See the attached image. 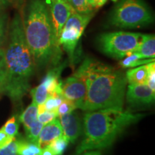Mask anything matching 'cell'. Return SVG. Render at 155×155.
<instances>
[{"instance_id": "cell-1", "label": "cell", "mask_w": 155, "mask_h": 155, "mask_svg": "<svg viewBox=\"0 0 155 155\" xmlns=\"http://www.w3.org/2000/svg\"><path fill=\"white\" fill-rule=\"evenodd\" d=\"M6 83L4 93L14 102L22 100L30 88L34 58L25 39L23 22L17 15L11 23L9 40L5 50Z\"/></svg>"}, {"instance_id": "cell-2", "label": "cell", "mask_w": 155, "mask_h": 155, "mask_svg": "<svg viewBox=\"0 0 155 155\" xmlns=\"http://www.w3.org/2000/svg\"><path fill=\"white\" fill-rule=\"evenodd\" d=\"M141 114L123 108H104L86 111L83 116V139L77 153L106 148L114 143L126 128L137 123Z\"/></svg>"}, {"instance_id": "cell-3", "label": "cell", "mask_w": 155, "mask_h": 155, "mask_svg": "<svg viewBox=\"0 0 155 155\" xmlns=\"http://www.w3.org/2000/svg\"><path fill=\"white\" fill-rule=\"evenodd\" d=\"M23 28L35 66L45 68L53 61L55 42L50 13L43 0H30Z\"/></svg>"}, {"instance_id": "cell-4", "label": "cell", "mask_w": 155, "mask_h": 155, "mask_svg": "<svg viewBox=\"0 0 155 155\" xmlns=\"http://www.w3.org/2000/svg\"><path fill=\"white\" fill-rule=\"evenodd\" d=\"M127 83L126 75L111 67L90 83L81 109L91 111L104 108H123Z\"/></svg>"}, {"instance_id": "cell-5", "label": "cell", "mask_w": 155, "mask_h": 155, "mask_svg": "<svg viewBox=\"0 0 155 155\" xmlns=\"http://www.w3.org/2000/svg\"><path fill=\"white\" fill-rule=\"evenodd\" d=\"M154 21L152 12L143 0H120L109 17L110 24L119 28H137Z\"/></svg>"}, {"instance_id": "cell-6", "label": "cell", "mask_w": 155, "mask_h": 155, "mask_svg": "<svg viewBox=\"0 0 155 155\" xmlns=\"http://www.w3.org/2000/svg\"><path fill=\"white\" fill-rule=\"evenodd\" d=\"M142 34L129 32H114L101 34L98 45L101 51L116 59H123L137 50Z\"/></svg>"}, {"instance_id": "cell-7", "label": "cell", "mask_w": 155, "mask_h": 155, "mask_svg": "<svg viewBox=\"0 0 155 155\" xmlns=\"http://www.w3.org/2000/svg\"><path fill=\"white\" fill-rule=\"evenodd\" d=\"M93 15H81L72 11L71 15L64 25L60 37V45L67 52L71 61L73 60L78 42L84 32L87 25L90 22Z\"/></svg>"}, {"instance_id": "cell-8", "label": "cell", "mask_w": 155, "mask_h": 155, "mask_svg": "<svg viewBox=\"0 0 155 155\" xmlns=\"http://www.w3.org/2000/svg\"><path fill=\"white\" fill-rule=\"evenodd\" d=\"M73 10L67 0H50V17L53 24L55 52L52 64L58 65L61 58V45L59 43L60 37L63 28Z\"/></svg>"}, {"instance_id": "cell-9", "label": "cell", "mask_w": 155, "mask_h": 155, "mask_svg": "<svg viewBox=\"0 0 155 155\" xmlns=\"http://www.w3.org/2000/svg\"><path fill=\"white\" fill-rule=\"evenodd\" d=\"M87 93L86 83L82 79L73 74L62 83V96L75 104L77 108H81Z\"/></svg>"}, {"instance_id": "cell-10", "label": "cell", "mask_w": 155, "mask_h": 155, "mask_svg": "<svg viewBox=\"0 0 155 155\" xmlns=\"http://www.w3.org/2000/svg\"><path fill=\"white\" fill-rule=\"evenodd\" d=\"M154 92L147 84H129L127 93V100L129 104L132 106L149 105L154 102Z\"/></svg>"}, {"instance_id": "cell-11", "label": "cell", "mask_w": 155, "mask_h": 155, "mask_svg": "<svg viewBox=\"0 0 155 155\" xmlns=\"http://www.w3.org/2000/svg\"><path fill=\"white\" fill-rule=\"evenodd\" d=\"M63 135L71 142H75L83 131V124L79 114L73 111L59 116Z\"/></svg>"}, {"instance_id": "cell-12", "label": "cell", "mask_w": 155, "mask_h": 155, "mask_svg": "<svg viewBox=\"0 0 155 155\" xmlns=\"http://www.w3.org/2000/svg\"><path fill=\"white\" fill-rule=\"evenodd\" d=\"M111 68V66L106 64L101 63L91 58H87L81 64L74 75L82 79L86 83V87H88L95 78L100 75L101 73L108 71Z\"/></svg>"}, {"instance_id": "cell-13", "label": "cell", "mask_w": 155, "mask_h": 155, "mask_svg": "<svg viewBox=\"0 0 155 155\" xmlns=\"http://www.w3.org/2000/svg\"><path fill=\"white\" fill-rule=\"evenodd\" d=\"M63 134L61 122L59 119H55L50 123L43 126L39 136L38 145L41 149L45 148Z\"/></svg>"}, {"instance_id": "cell-14", "label": "cell", "mask_w": 155, "mask_h": 155, "mask_svg": "<svg viewBox=\"0 0 155 155\" xmlns=\"http://www.w3.org/2000/svg\"><path fill=\"white\" fill-rule=\"evenodd\" d=\"M134 53H137L143 58H154L155 37L153 35H143L138 48Z\"/></svg>"}, {"instance_id": "cell-15", "label": "cell", "mask_w": 155, "mask_h": 155, "mask_svg": "<svg viewBox=\"0 0 155 155\" xmlns=\"http://www.w3.org/2000/svg\"><path fill=\"white\" fill-rule=\"evenodd\" d=\"M147 76H148L147 64L129 70L126 73L127 81L131 85L147 84Z\"/></svg>"}, {"instance_id": "cell-16", "label": "cell", "mask_w": 155, "mask_h": 155, "mask_svg": "<svg viewBox=\"0 0 155 155\" xmlns=\"http://www.w3.org/2000/svg\"><path fill=\"white\" fill-rule=\"evenodd\" d=\"M38 105L34 102L30 104V106L21 114L19 116V120L24 126L25 131H28L31 126L38 120Z\"/></svg>"}, {"instance_id": "cell-17", "label": "cell", "mask_w": 155, "mask_h": 155, "mask_svg": "<svg viewBox=\"0 0 155 155\" xmlns=\"http://www.w3.org/2000/svg\"><path fill=\"white\" fill-rule=\"evenodd\" d=\"M154 58H148L145 59L143 58L139 54L137 53H133L130 55L126 56L125 58H123L122 61L120 62V65L123 68H133L139 65H146L154 62Z\"/></svg>"}, {"instance_id": "cell-18", "label": "cell", "mask_w": 155, "mask_h": 155, "mask_svg": "<svg viewBox=\"0 0 155 155\" xmlns=\"http://www.w3.org/2000/svg\"><path fill=\"white\" fill-rule=\"evenodd\" d=\"M63 99V96H50L42 104L38 106V113L41 114L44 111H50L58 114V109Z\"/></svg>"}, {"instance_id": "cell-19", "label": "cell", "mask_w": 155, "mask_h": 155, "mask_svg": "<svg viewBox=\"0 0 155 155\" xmlns=\"http://www.w3.org/2000/svg\"><path fill=\"white\" fill-rule=\"evenodd\" d=\"M42 149L37 144L17 141V155H42Z\"/></svg>"}, {"instance_id": "cell-20", "label": "cell", "mask_w": 155, "mask_h": 155, "mask_svg": "<svg viewBox=\"0 0 155 155\" xmlns=\"http://www.w3.org/2000/svg\"><path fill=\"white\" fill-rule=\"evenodd\" d=\"M72 8L81 15L93 14V9L88 4L87 0H67Z\"/></svg>"}, {"instance_id": "cell-21", "label": "cell", "mask_w": 155, "mask_h": 155, "mask_svg": "<svg viewBox=\"0 0 155 155\" xmlns=\"http://www.w3.org/2000/svg\"><path fill=\"white\" fill-rule=\"evenodd\" d=\"M31 95L32 96V102L36 104L37 105H40L47 100V98L50 96L49 94L47 91L45 87L40 83L38 86L32 89L30 91Z\"/></svg>"}, {"instance_id": "cell-22", "label": "cell", "mask_w": 155, "mask_h": 155, "mask_svg": "<svg viewBox=\"0 0 155 155\" xmlns=\"http://www.w3.org/2000/svg\"><path fill=\"white\" fill-rule=\"evenodd\" d=\"M69 142L68 139L63 134L61 137L54 140L48 147L53 151L55 155H62L67 148Z\"/></svg>"}, {"instance_id": "cell-23", "label": "cell", "mask_w": 155, "mask_h": 155, "mask_svg": "<svg viewBox=\"0 0 155 155\" xmlns=\"http://www.w3.org/2000/svg\"><path fill=\"white\" fill-rule=\"evenodd\" d=\"M43 124H42L40 122H39L38 120L35 122V123L31 126V127L26 131L27 137H28V140L30 142L35 143V144H38V138L40 136V131H41Z\"/></svg>"}, {"instance_id": "cell-24", "label": "cell", "mask_w": 155, "mask_h": 155, "mask_svg": "<svg viewBox=\"0 0 155 155\" xmlns=\"http://www.w3.org/2000/svg\"><path fill=\"white\" fill-rule=\"evenodd\" d=\"M2 129L9 137H15V136L18 133L19 129V124L17 121L16 117L12 116L11 119H9L6 122L5 124L2 127Z\"/></svg>"}, {"instance_id": "cell-25", "label": "cell", "mask_w": 155, "mask_h": 155, "mask_svg": "<svg viewBox=\"0 0 155 155\" xmlns=\"http://www.w3.org/2000/svg\"><path fill=\"white\" fill-rule=\"evenodd\" d=\"M6 83L5 50L0 48V93H4Z\"/></svg>"}, {"instance_id": "cell-26", "label": "cell", "mask_w": 155, "mask_h": 155, "mask_svg": "<svg viewBox=\"0 0 155 155\" xmlns=\"http://www.w3.org/2000/svg\"><path fill=\"white\" fill-rule=\"evenodd\" d=\"M75 108H77L75 107V104L73 102L63 98L61 104H60L59 107H58V116H61L71 113V112L75 111Z\"/></svg>"}, {"instance_id": "cell-27", "label": "cell", "mask_w": 155, "mask_h": 155, "mask_svg": "<svg viewBox=\"0 0 155 155\" xmlns=\"http://www.w3.org/2000/svg\"><path fill=\"white\" fill-rule=\"evenodd\" d=\"M148 68V76H147V84L152 89V91L155 92V64L154 61L147 64Z\"/></svg>"}, {"instance_id": "cell-28", "label": "cell", "mask_w": 155, "mask_h": 155, "mask_svg": "<svg viewBox=\"0 0 155 155\" xmlns=\"http://www.w3.org/2000/svg\"><path fill=\"white\" fill-rule=\"evenodd\" d=\"M58 116V114L50 111H44L41 114H38L37 119L39 122L43 125H46L50 123L51 121H54Z\"/></svg>"}, {"instance_id": "cell-29", "label": "cell", "mask_w": 155, "mask_h": 155, "mask_svg": "<svg viewBox=\"0 0 155 155\" xmlns=\"http://www.w3.org/2000/svg\"><path fill=\"white\" fill-rule=\"evenodd\" d=\"M0 155H17V141L15 139L7 146L0 149Z\"/></svg>"}, {"instance_id": "cell-30", "label": "cell", "mask_w": 155, "mask_h": 155, "mask_svg": "<svg viewBox=\"0 0 155 155\" xmlns=\"http://www.w3.org/2000/svg\"><path fill=\"white\" fill-rule=\"evenodd\" d=\"M6 34V17L0 14V48L5 40Z\"/></svg>"}, {"instance_id": "cell-31", "label": "cell", "mask_w": 155, "mask_h": 155, "mask_svg": "<svg viewBox=\"0 0 155 155\" xmlns=\"http://www.w3.org/2000/svg\"><path fill=\"white\" fill-rule=\"evenodd\" d=\"M15 139V137H9L6 134L2 129H0V149L7 146L11 141H12Z\"/></svg>"}, {"instance_id": "cell-32", "label": "cell", "mask_w": 155, "mask_h": 155, "mask_svg": "<svg viewBox=\"0 0 155 155\" xmlns=\"http://www.w3.org/2000/svg\"><path fill=\"white\" fill-rule=\"evenodd\" d=\"M107 0H94V8H99L104 6Z\"/></svg>"}, {"instance_id": "cell-33", "label": "cell", "mask_w": 155, "mask_h": 155, "mask_svg": "<svg viewBox=\"0 0 155 155\" xmlns=\"http://www.w3.org/2000/svg\"><path fill=\"white\" fill-rule=\"evenodd\" d=\"M42 155H55L53 151L50 149L49 147H45V148L42 149Z\"/></svg>"}, {"instance_id": "cell-34", "label": "cell", "mask_w": 155, "mask_h": 155, "mask_svg": "<svg viewBox=\"0 0 155 155\" xmlns=\"http://www.w3.org/2000/svg\"><path fill=\"white\" fill-rule=\"evenodd\" d=\"M84 155H101V153L98 151H93V152H90L88 153H86Z\"/></svg>"}, {"instance_id": "cell-35", "label": "cell", "mask_w": 155, "mask_h": 155, "mask_svg": "<svg viewBox=\"0 0 155 155\" xmlns=\"http://www.w3.org/2000/svg\"><path fill=\"white\" fill-rule=\"evenodd\" d=\"M6 3H7V0H0V9L6 5Z\"/></svg>"}, {"instance_id": "cell-36", "label": "cell", "mask_w": 155, "mask_h": 155, "mask_svg": "<svg viewBox=\"0 0 155 155\" xmlns=\"http://www.w3.org/2000/svg\"><path fill=\"white\" fill-rule=\"evenodd\" d=\"M87 2H88V4L89 5L90 7H91L93 9L94 8V0H87Z\"/></svg>"}, {"instance_id": "cell-37", "label": "cell", "mask_w": 155, "mask_h": 155, "mask_svg": "<svg viewBox=\"0 0 155 155\" xmlns=\"http://www.w3.org/2000/svg\"><path fill=\"white\" fill-rule=\"evenodd\" d=\"M114 1H116V0H114Z\"/></svg>"}]
</instances>
